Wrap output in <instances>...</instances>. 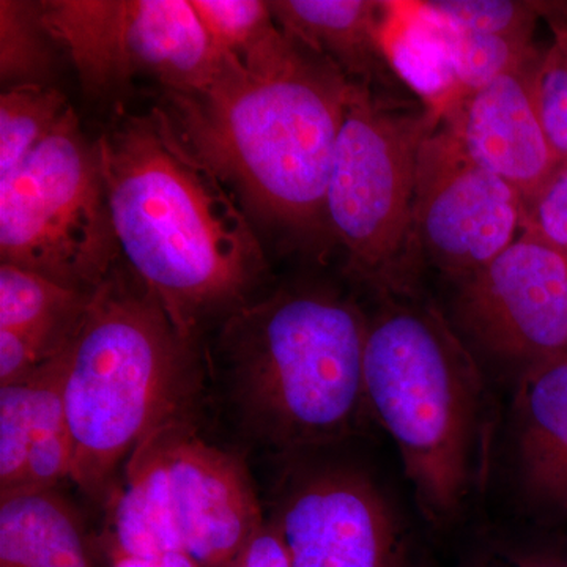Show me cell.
<instances>
[{
	"instance_id": "6da1fadb",
	"label": "cell",
	"mask_w": 567,
	"mask_h": 567,
	"mask_svg": "<svg viewBox=\"0 0 567 567\" xmlns=\"http://www.w3.org/2000/svg\"><path fill=\"white\" fill-rule=\"evenodd\" d=\"M353 87L334 62L275 24L244 54H223L200 91L164 92L162 111L257 218L312 234L327 226L328 181Z\"/></svg>"
},
{
	"instance_id": "7a4b0ae2",
	"label": "cell",
	"mask_w": 567,
	"mask_h": 567,
	"mask_svg": "<svg viewBox=\"0 0 567 567\" xmlns=\"http://www.w3.org/2000/svg\"><path fill=\"white\" fill-rule=\"evenodd\" d=\"M118 251L175 330L248 305L265 257L245 212L162 110L96 142Z\"/></svg>"
},
{
	"instance_id": "3957f363",
	"label": "cell",
	"mask_w": 567,
	"mask_h": 567,
	"mask_svg": "<svg viewBox=\"0 0 567 567\" xmlns=\"http://www.w3.org/2000/svg\"><path fill=\"white\" fill-rule=\"evenodd\" d=\"M364 390L423 516L453 520L483 480L491 435L486 385L457 331L434 306L386 298L368 319Z\"/></svg>"
},
{
	"instance_id": "277c9868",
	"label": "cell",
	"mask_w": 567,
	"mask_h": 567,
	"mask_svg": "<svg viewBox=\"0 0 567 567\" xmlns=\"http://www.w3.org/2000/svg\"><path fill=\"white\" fill-rule=\"evenodd\" d=\"M368 317L322 289H281L227 319L221 347L246 427L284 451L333 445L360 431Z\"/></svg>"
},
{
	"instance_id": "5b68a950",
	"label": "cell",
	"mask_w": 567,
	"mask_h": 567,
	"mask_svg": "<svg viewBox=\"0 0 567 567\" xmlns=\"http://www.w3.org/2000/svg\"><path fill=\"white\" fill-rule=\"evenodd\" d=\"M194 390L192 341L144 287L128 286L112 271L66 342L71 481L87 495L107 498L133 451L183 417Z\"/></svg>"
},
{
	"instance_id": "8992f818",
	"label": "cell",
	"mask_w": 567,
	"mask_h": 567,
	"mask_svg": "<svg viewBox=\"0 0 567 567\" xmlns=\"http://www.w3.org/2000/svg\"><path fill=\"white\" fill-rule=\"evenodd\" d=\"M99 548L104 555H188L230 567L265 518L240 458L183 421L153 431L112 488Z\"/></svg>"
},
{
	"instance_id": "52a82bcc",
	"label": "cell",
	"mask_w": 567,
	"mask_h": 567,
	"mask_svg": "<svg viewBox=\"0 0 567 567\" xmlns=\"http://www.w3.org/2000/svg\"><path fill=\"white\" fill-rule=\"evenodd\" d=\"M442 118L354 84L333 156L324 215L350 268L390 297H410L417 153Z\"/></svg>"
},
{
	"instance_id": "ba28073f",
	"label": "cell",
	"mask_w": 567,
	"mask_h": 567,
	"mask_svg": "<svg viewBox=\"0 0 567 567\" xmlns=\"http://www.w3.org/2000/svg\"><path fill=\"white\" fill-rule=\"evenodd\" d=\"M0 256L93 293L121 256L96 144L66 111L24 163L0 178Z\"/></svg>"
},
{
	"instance_id": "9c48e42d",
	"label": "cell",
	"mask_w": 567,
	"mask_h": 567,
	"mask_svg": "<svg viewBox=\"0 0 567 567\" xmlns=\"http://www.w3.org/2000/svg\"><path fill=\"white\" fill-rule=\"evenodd\" d=\"M40 11L93 95L122 91L136 76L164 92H197L221 65L192 0H47Z\"/></svg>"
},
{
	"instance_id": "30bf717a",
	"label": "cell",
	"mask_w": 567,
	"mask_h": 567,
	"mask_svg": "<svg viewBox=\"0 0 567 567\" xmlns=\"http://www.w3.org/2000/svg\"><path fill=\"white\" fill-rule=\"evenodd\" d=\"M524 224L520 194L477 166L440 122L417 153L410 244L461 281L509 248Z\"/></svg>"
},
{
	"instance_id": "8fae6325",
	"label": "cell",
	"mask_w": 567,
	"mask_h": 567,
	"mask_svg": "<svg viewBox=\"0 0 567 567\" xmlns=\"http://www.w3.org/2000/svg\"><path fill=\"white\" fill-rule=\"evenodd\" d=\"M457 282V327L484 352L524 369L567 353V257L536 234Z\"/></svg>"
},
{
	"instance_id": "7c38bea8",
	"label": "cell",
	"mask_w": 567,
	"mask_h": 567,
	"mask_svg": "<svg viewBox=\"0 0 567 567\" xmlns=\"http://www.w3.org/2000/svg\"><path fill=\"white\" fill-rule=\"evenodd\" d=\"M271 518L293 567H409L404 529L361 470H306L290 481Z\"/></svg>"
},
{
	"instance_id": "4fadbf2b",
	"label": "cell",
	"mask_w": 567,
	"mask_h": 567,
	"mask_svg": "<svg viewBox=\"0 0 567 567\" xmlns=\"http://www.w3.org/2000/svg\"><path fill=\"white\" fill-rule=\"evenodd\" d=\"M539 59L536 48L525 61L470 93L442 118L466 155L513 186L525 207L561 166L537 111Z\"/></svg>"
},
{
	"instance_id": "5bb4252c",
	"label": "cell",
	"mask_w": 567,
	"mask_h": 567,
	"mask_svg": "<svg viewBox=\"0 0 567 567\" xmlns=\"http://www.w3.org/2000/svg\"><path fill=\"white\" fill-rule=\"evenodd\" d=\"M514 423L522 488L533 505L567 517V353L522 371Z\"/></svg>"
},
{
	"instance_id": "9a60e30c",
	"label": "cell",
	"mask_w": 567,
	"mask_h": 567,
	"mask_svg": "<svg viewBox=\"0 0 567 567\" xmlns=\"http://www.w3.org/2000/svg\"><path fill=\"white\" fill-rule=\"evenodd\" d=\"M276 24L330 59L353 84L374 89L393 73L382 44L391 2L374 0H276Z\"/></svg>"
},
{
	"instance_id": "2e32d148",
	"label": "cell",
	"mask_w": 567,
	"mask_h": 567,
	"mask_svg": "<svg viewBox=\"0 0 567 567\" xmlns=\"http://www.w3.org/2000/svg\"><path fill=\"white\" fill-rule=\"evenodd\" d=\"M80 514L58 488L0 492V567H96Z\"/></svg>"
},
{
	"instance_id": "e0dca14e",
	"label": "cell",
	"mask_w": 567,
	"mask_h": 567,
	"mask_svg": "<svg viewBox=\"0 0 567 567\" xmlns=\"http://www.w3.org/2000/svg\"><path fill=\"white\" fill-rule=\"evenodd\" d=\"M65 379L66 344L28 375L0 386V492L18 486L32 453L71 442Z\"/></svg>"
},
{
	"instance_id": "ac0fdd59",
	"label": "cell",
	"mask_w": 567,
	"mask_h": 567,
	"mask_svg": "<svg viewBox=\"0 0 567 567\" xmlns=\"http://www.w3.org/2000/svg\"><path fill=\"white\" fill-rule=\"evenodd\" d=\"M382 44L395 76L440 118L461 102L445 41L417 2H391Z\"/></svg>"
},
{
	"instance_id": "d6986e66",
	"label": "cell",
	"mask_w": 567,
	"mask_h": 567,
	"mask_svg": "<svg viewBox=\"0 0 567 567\" xmlns=\"http://www.w3.org/2000/svg\"><path fill=\"white\" fill-rule=\"evenodd\" d=\"M91 297L37 271L2 262L0 330H73Z\"/></svg>"
},
{
	"instance_id": "ffe728a7",
	"label": "cell",
	"mask_w": 567,
	"mask_h": 567,
	"mask_svg": "<svg viewBox=\"0 0 567 567\" xmlns=\"http://www.w3.org/2000/svg\"><path fill=\"white\" fill-rule=\"evenodd\" d=\"M70 110L48 84L18 85L0 96V178L9 177L47 140Z\"/></svg>"
},
{
	"instance_id": "44dd1931",
	"label": "cell",
	"mask_w": 567,
	"mask_h": 567,
	"mask_svg": "<svg viewBox=\"0 0 567 567\" xmlns=\"http://www.w3.org/2000/svg\"><path fill=\"white\" fill-rule=\"evenodd\" d=\"M55 48L41 20L40 2H0V81L7 89L48 84Z\"/></svg>"
},
{
	"instance_id": "7402d4cb",
	"label": "cell",
	"mask_w": 567,
	"mask_h": 567,
	"mask_svg": "<svg viewBox=\"0 0 567 567\" xmlns=\"http://www.w3.org/2000/svg\"><path fill=\"white\" fill-rule=\"evenodd\" d=\"M432 21L445 41L462 100L470 93L486 87L488 82L525 61L536 50L533 40L457 31L435 20Z\"/></svg>"
},
{
	"instance_id": "603a6c76",
	"label": "cell",
	"mask_w": 567,
	"mask_h": 567,
	"mask_svg": "<svg viewBox=\"0 0 567 567\" xmlns=\"http://www.w3.org/2000/svg\"><path fill=\"white\" fill-rule=\"evenodd\" d=\"M551 40L540 51L535 95L540 122L559 163L567 164V3L540 2Z\"/></svg>"
},
{
	"instance_id": "cb8c5ba5",
	"label": "cell",
	"mask_w": 567,
	"mask_h": 567,
	"mask_svg": "<svg viewBox=\"0 0 567 567\" xmlns=\"http://www.w3.org/2000/svg\"><path fill=\"white\" fill-rule=\"evenodd\" d=\"M425 14L457 31L533 40L543 18L540 2L517 0H431L420 2Z\"/></svg>"
},
{
	"instance_id": "d4e9b609",
	"label": "cell",
	"mask_w": 567,
	"mask_h": 567,
	"mask_svg": "<svg viewBox=\"0 0 567 567\" xmlns=\"http://www.w3.org/2000/svg\"><path fill=\"white\" fill-rule=\"evenodd\" d=\"M205 31L221 54H244L276 24L268 2L192 0Z\"/></svg>"
},
{
	"instance_id": "484cf974",
	"label": "cell",
	"mask_w": 567,
	"mask_h": 567,
	"mask_svg": "<svg viewBox=\"0 0 567 567\" xmlns=\"http://www.w3.org/2000/svg\"><path fill=\"white\" fill-rule=\"evenodd\" d=\"M524 230L536 234L567 257V164L559 166L525 207Z\"/></svg>"
},
{
	"instance_id": "4316f807",
	"label": "cell",
	"mask_w": 567,
	"mask_h": 567,
	"mask_svg": "<svg viewBox=\"0 0 567 567\" xmlns=\"http://www.w3.org/2000/svg\"><path fill=\"white\" fill-rule=\"evenodd\" d=\"M230 567H293L274 518L264 522Z\"/></svg>"
},
{
	"instance_id": "83f0119b",
	"label": "cell",
	"mask_w": 567,
	"mask_h": 567,
	"mask_svg": "<svg viewBox=\"0 0 567 567\" xmlns=\"http://www.w3.org/2000/svg\"><path fill=\"white\" fill-rule=\"evenodd\" d=\"M466 567H567V550H495Z\"/></svg>"
},
{
	"instance_id": "f1b7e54d",
	"label": "cell",
	"mask_w": 567,
	"mask_h": 567,
	"mask_svg": "<svg viewBox=\"0 0 567 567\" xmlns=\"http://www.w3.org/2000/svg\"><path fill=\"white\" fill-rule=\"evenodd\" d=\"M106 567H204L196 559L183 554L104 555Z\"/></svg>"
}]
</instances>
